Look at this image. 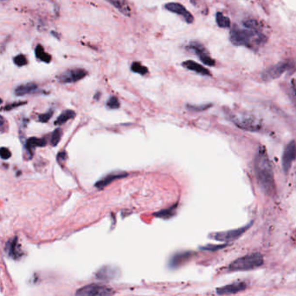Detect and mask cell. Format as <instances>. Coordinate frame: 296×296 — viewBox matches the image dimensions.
Returning a JSON list of instances; mask_svg holds the SVG:
<instances>
[{"instance_id": "1", "label": "cell", "mask_w": 296, "mask_h": 296, "mask_svg": "<svg viewBox=\"0 0 296 296\" xmlns=\"http://www.w3.org/2000/svg\"><path fill=\"white\" fill-rule=\"evenodd\" d=\"M254 173L261 189L268 196H272L275 192V176L271 163L264 150H259L254 159Z\"/></svg>"}, {"instance_id": "2", "label": "cell", "mask_w": 296, "mask_h": 296, "mask_svg": "<svg viewBox=\"0 0 296 296\" xmlns=\"http://www.w3.org/2000/svg\"><path fill=\"white\" fill-rule=\"evenodd\" d=\"M230 41L236 46H246L250 49L262 46L267 41V38L262 31L240 29L237 26H234L230 31Z\"/></svg>"}, {"instance_id": "3", "label": "cell", "mask_w": 296, "mask_h": 296, "mask_svg": "<svg viewBox=\"0 0 296 296\" xmlns=\"http://www.w3.org/2000/svg\"><path fill=\"white\" fill-rule=\"evenodd\" d=\"M263 264V256L259 253L248 254L236 259L229 266L230 271H247L260 267Z\"/></svg>"}, {"instance_id": "4", "label": "cell", "mask_w": 296, "mask_h": 296, "mask_svg": "<svg viewBox=\"0 0 296 296\" xmlns=\"http://www.w3.org/2000/svg\"><path fill=\"white\" fill-rule=\"evenodd\" d=\"M231 119L235 125L245 130L255 131L259 130L262 127L260 122L255 117L249 115H242V114L232 115Z\"/></svg>"}, {"instance_id": "5", "label": "cell", "mask_w": 296, "mask_h": 296, "mask_svg": "<svg viewBox=\"0 0 296 296\" xmlns=\"http://www.w3.org/2000/svg\"><path fill=\"white\" fill-rule=\"evenodd\" d=\"M290 65H291V63L289 61L280 62L274 66L268 68L266 71H263V74H262V79L263 81H266V82L277 79L283 74L284 72L288 71V69L290 68Z\"/></svg>"}, {"instance_id": "6", "label": "cell", "mask_w": 296, "mask_h": 296, "mask_svg": "<svg viewBox=\"0 0 296 296\" xmlns=\"http://www.w3.org/2000/svg\"><path fill=\"white\" fill-rule=\"evenodd\" d=\"M115 292L113 291L112 288H107L105 286L92 284L84 286L83 288H79L76 295L80 296H111Z\"/></svg>"}, {"instance_id": "7", "label": "cell", "mask_w": 296, "mask_h": 296, "mask_svg": "<svg viewBox=\"0 0 296 296\" xmlns=\"http://www.w3.org/2000/svg\"><path fill=\"white\" fill-rule=\"evenodd\" d=\"M251 224H252V222L249 223V225L244 226L243 228H239L236 230L217 232L214 234H211L210 237L215 239L216 241H219V242H232V241H234L237 238L240 237L242 234L244 233L250 227Z\"/></svg>"}, {"instance_id": "8", "label": "cell", "mask_w": 296, "mask_h": 296, "mask_svg": "<svg viewBox=\"0 0 296 296\" xmlns=\"http://www.w3.org/2000/svg\"><path fill=\"white\" fill-rule=\"evenodd\" d=\"M87 75L88 71L86 70L78 68L64 71L58 77V78L63 84H72L83 79Z\"/></svg>"}, {"instance_id": "9", "label": "cell", "mask_w": 296, "mask_h": 296, "mask_svg": "<svg viewBox=\"0 0 296 296\" xmlns=\"http://www.w3.org/2000/svg\"><path fill=\"white\" fill-rule=\"evenodd\" d=\"M188 49L193 50L199 57L201 61L206 65L215 66L216 61L209 56L208 50H206V48L202 44L198 42H191L188 46Z\"/></svg>"}, {"instance_id": "10", "label": "cell", "mask_w": 296, "mask_h": 296, "mask_svg": "<svg viewBox=\"0 0 296 296\" xmlns=\"http://www.w3.org/2000/svg\"><path fill=\"white\" fill-rule=\"evenodd\" d=\"M296 158V142L295 141L288 143L285 148L283 156H282V168L283 171L287 173L292 166V163Z\"/></svg>"}, {"instance_id": "11", "label": "cell", "mask_w": 296, "mask_h": 296, "mask_svg": "<svg viewBox=\"0 0 296 296\" xmlns=\"http://www.w3.org/2000/svg\"><path fill=\"white\" fill-rule=\"evenodd\" d=\"M165 8L171 13H175L177 15H179L180 17H183L186 23L188 24H192L194 22V17L191 13L188 12L187 9L184 7L183 4L179 3H168L165 4Z\"/></svg>"}, {"instance_id": "12", "label": "cell", "mask_w": 296, "mask_h": 296, "mask_svg": "<svg viewBox=\"0 0 296 296\" xmlns=\"http://www.w3.org/2000/svg\"><path fill=\"white\" fill-rule=\"evenodd\" d=\"M245 288H246V284L243 282H234V283L217 288V293L220 296L233 295V294L243 291Z\"/></svg>"}, {"instance_id": "13", "label": "cell", "mask_w": 296, "mask_h": 296, "mask_svg": "<svg viewBox=\"0 0 296 296\" xmlns=\"http://www.w3.org/2000/svg\"><path fill=\"white\" fill-rule=\"evenodd\" d=\"M18 248H19V245L17 242V237H14L9 240L5 244V251L8 254V256L15 260H17L21 256V253Z\"/></svg>"}, {"instance_id": "14", "label": "cell", "mask_w": 296, "mask_h": 296, "mask_svg": "<svg viewBox=\"0 0 296 296\" xmlns=\"http://www.w3.org/2000/svg\"><path fill=\"white\" fill-rule=\"evenodd\" d=\"M118 268L111 267V266H105L103 267L99 271L96 273V278L99 280L115 279L118 276Z\"/></svg>"}, {"instance_id": "15", "label": "cell", "mask_w": 296, "mask_h": 296, "mask_svg": "<svg viewBox=\"0 0 296 296\" xmlns=\"http://www.w3.org/2000/svg\"><path fill=\"white\" fill-rule=\"evenodd\" d=\"M38 92V84L36 83H27L20 84L15 89V95L17 96H25L28 94H33Z\"/></svg>"}, {"instance_id": "16", "label": "cell", "mask_w": 296, "mask_h": 296, "mask_svg": "<svg viewBox=\"0 0 296 296\" xmlns=\"http://www.w3.org/2000/svg\"><path fill=\"white\" fill-rule=\"evenodd\" d=\"M182 65L189 71L196 72L200 75L211 76V73L208 69H206L204 66H203L200 63H196L195 61L187 60V61H184V63H182Z\"/></svg>"}, {"instance_id": "17", "label": "cell", "mask_w": 296, "mask_h": 296, "mask_svg": "<svg viewBox=\"0 0 296 296\" xmlns=\"http://www.w3.org/2000/svg\"><path fill=\"white\" fill-rule=\"evenodd\" d=\"M126 175H127L126 173H111V174L106 175L103 179H101L100 181L96 183L95 187L98 188H105L106 186H108L110 183H112L113 181L119 179V178H123Z\"/></svg>"}, {"instance_id": "18", "label": "cell", "mask_w": 296, "mask_h": 296, "mask_svg": "<svg viewBox=\"0 0 296 296\" xmlns=\"http://www.w3.org/2000/svg\"><path fill=\"white\" fill-rule=\"evenodd\" d=\"M191 253L190 252H184V253H178L175 254L170 263V266L171 267H178L188 261V259L190 258Z\"/></svg>"}, {"instance_id": "19", "label": "cell", "mask_w": 296, "mask_h": 296, "mask_svg": "<svg viewBox=\"0 0 296 296\" xmlns=\"http://www.w3.org/2000/svg\"><path fill=\"white\" fill-rule=\"evenodd\" d=\"M109 3L112 4L114 7L123 13L125 16L129 17L130 14H131V10L129 8V5L127 3L126 0H107Z\"/></svg>"}, {"instance_id": "20", "label": "cell", "mask_w": 296, "mask_h": 296, "mask_svg": "<svg viewBox=\"0 0 296 296\" xmlns=\"http://www.w3.org/2000/svg\"><path fill=\"white\" fill-rule=\"evenodd\" d=\"M46 142L45 138H31L27 140L26 142V148L28 151H31L33 150L34 148H37V147H43L46 146Z\"/></svg>"}, {"instance_id": "21", "label": "cell", "mask_w": 296, "mask_h": 296, "mask_svg": "<svg viewBox=\"0 0 296 296\" xmlns=\"http://www.w3.org/2000/svg\"><path fill=\"white\" fill-rule=\"evenodd\" d=\"M76 113L74 110H71V109H67L65 111H63V113L60 114L57 120L55 121V125H61L64 123H66L67 121H69L70 119H72L73 117H75Z\"/></svg>"}, {"instance_id": "22", "label": "cell", "mask_w": 296, "mask_h": 296, "mask_svg": "<svg viewBox=\"0 0 296 296\" xmlns=\"http://www.w3.org/2000/svg\"><path fill=\"white\" fill-rule=\"evenodd\" d=\"M35 55H36L37 59L41 60V61L45 62V63H50V61H51V56L50 54H48L46 50H45V49H44V47L42 46H40V45H38V46H36V48H35Z\"/></svg>"}, {"instance_id": "23", "label": "cell", "mask_w": 296, "mask_h": 296, "mask_svg": "<svg viewBox=\"0 0 296 296\" xmlns=\"http://www.w3.org/2000/svg\"><path fill=\"white\" fill-rule=\"evenodd\" d=\"M216 21H217V25L221 28H230L231 26V21L230 18L224 16L221 13H217Z\"/></svg>"}, {"instance_id": "24", "label": "cell", "mask_w": 296, "mask_h": 296, "mask_svg": "<svg viewBox=\"0 0 296 296\" xmlns=\"http://www.w3.org/2000/svg\"><path fill=\"white\" fill-rule=\"evenodd\" d=\"M130 70L131 71H133L135 73H138L140 75H145L148 73V69L147 67L143 66L142 63H139V62H134L131 66H130Z\"/></svg>"}, {"instance_id": "25", "label": "cell", "mask_w": 296, "mask_h": 296, "mask_svg": "<svg viewBox=\"0 0 296 296\" xmlns=\"http://www.w3.org/2000/svg\"><path fill=\"white\" fill-rule=\"evenodd\" d=\"M175 208H176V205L171 207L170 209H164L162 211H159V212L156 213L155 214V217H161L163 219H168V218H171L172 216L175 215Z\"/></svg>"}, {"instance_id": "26", "label": "cell", "mask_w": 296, "mask_h": 296, "mask_svg": "<svg viewBox=\"0 0 296 296\" xmlns=\"http://www.w3.org/2000/svg\"><path fill=\"white\" fill-rule=\"evenodd\" d=\"M242 25H244V27L248 28V29L254 30V31H262L261 30V25L256 20L252 19V18H249V19L243 20Z\"/></svg>"}, {"instance_id": "27", "label": "cell", "mask_w": 296, "mask_h": 296, "mask_svg": "<svg viewBox=\"0 0 296 296\" xmlns=\"http://www.w3.org/2000/svg\"><path fill=\"white\" fill-rule=\"evenodd\" d=\"M62 136V131L60 129H56L51 134V138H50V143L52 146H57L59 144V141L61 139Z\"/></svg>"}, {"instance_id": "28", "label": "cell", "mask_w": 296, "mask_h": 296, "mask_svg": "<svg viewBox=\"0 0 296 296\" xmlns=\"http://www.w3.org/2000/svg\"><path fill=\"white\" fill-rule=\"evenodd\" d=\"M13 62L17 66L22 67L25 66L28 63V60L25 55L19 54L13 59Z\"/></svg>"}, {"instance_id": "29", "label": "cell", "mask_w": 296, "mask_h": 296, "mask_svg": "<svg viewBox=\"0 0 296 296\" xmlns=\"http://www.w3.org/2000/svg\"><path fill=\"white\" fill-rule=\"evenodd\" d=\"M107 107L109 109H118L120 107V103L116 96H110L107 101Z\"/></svg>"}, {"instance_id": "30", "label": "cell", "mask_w": 296, "mask_h": 296, "mask_svg": "<svg viewBox=\"0 0 296 296\" xmlns=\"http://www.w3.org/2000/svg\"><path fill=\"white\" fill-rule=\"evenodd\" d=\"M211 106V105L209 104V105H187V108L189 109V110H193V111H203V110H205V109H209V107Z\"/></svg>"}, {"instance_id": "31", "label": "cell", "mask_w": 296, "mask_h": 296, "mask_svg": "<svg viewBox=\"0 0 296 296\" xmlns=\"http://www.w3.org/2000/svg\"><path fill=\"white\" fill-rule=\"evenodd\" d=\"M52 115H53V109H50L49 111H47L45 114L40 115L38 117V120H39V122H41V123H47L51 118Z\"/></svg>"}, {"instance_id": "32", "label": "cell", "mask_w": 296, "mask_h": 296, "mask_svg": "<svg viewBox=\"0 0 296 296\" xmlns=\"http://www.w3.org/2000/svg\"><path fill=\"white\" fill-rule=\"evenodd\" d=\"M0 155H1L2 159H4V160L9 159L12 156L11 151H10L7 148H4V147H2V148H1V150H0Z\"/></svg>"}, {"instance_id": "33", "label": "cell", "mask_w": 296, "mask_h": 296, "mask_svg": "<svg viewBox=\"0 0 296 296\" xmlns=\"http://www.w3.org/2000/svg\"><path fill=\"white\" fill-rule=\"evenodd\" d=\"M225 246H227V244L226 245H207V246L203 247L202 249H205V250L214 251L219 249H222Z\"/></svg>"}, {"instance_id": "34", "label": "cell", "mask_w": 296, "mask_h": 296, "mask_svg": "<svg viewBox=\"0 0 296 296\" xmlns=\"http://www.w3.org/2000/svg\"><path fill=\"white\" fill-rule=\"evenodd\" d=\"M26 104V102H17V103H13V104H11V105H6L5 107H4V110H11V109H13V108H16V107H18V106H20V105H25Z\"/></svg>"}, {"instance_id": "35", "label": "cell", "mask_w": 296, "mask_h": 296, "mask_svg": "<svg viewBox=\"0 0 296 296\" xmlns=\"http://www.w3.org/2000/svg\"><path fill=\"white\" fill-rule=\"evenodd\" d=\"M66 152H64V151L61 152V153H59V154L58 155V161H59V163H61V160L64 161V160L66 159Z\"/></svg>"}, {"instance_id": "36", "label": "cell", "mask_w": 296, "mask_h": 296, "mask_svg": "<svg viewBox=\"0 0 296 296\" xmlns=\"http://www.w3.org/2000/svg\"><path fill=\"white\" fill-rule=\"evenodd\" d=\"M292 85H293V89H294V91H295V92H296V80H293L292 81Z\"/></svg>"}, {"instance_id": "37", "label": "cell", "mask_w": 296, "mask_h": 296, "mask_svg": "<svg viewBox=\"0 0 296 296\" xmlns=\"http://www.w3.org/2000/svg\"><path fill=\"white\" fill-rule=\"evenodd\" d=\"M100 93L98 92V93H96V95H95V99H98L99 98V96H100Z\"/></svg>"}, {"instance_id": "38", "label": "cell", "mask_w": 296, "mask_h": 296, "mask_svg": "<svg viewBox=\"0 0 296 296\" xmlns=\"http://www.w3.org/2000/svg\"><path fill=\"white\" fill-rule=\"evenodd\" d=\"M51 33L53 34V35H55L54 37H56V38H59V34L57 33V32L55 33L54 31H51Z\"/></svg>"}, {"instance_id": "39", "label": "cell", "mask_w": 296, "mask_h": 296, "mask_svg": "<svg viewBox=\"0 0 296 296\" xmlns=\"http://www.w3.org/2000/svg\"><path fill=\"white\" fill-rule=\"evenodd\" d=\"M2 1H4V0H2Z\"/></svg>"}]
</instances>
